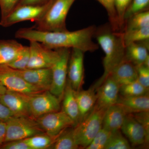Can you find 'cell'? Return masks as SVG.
Masks as SVG:
<instances>
[{"mask_svg":"<svg viewBox=\"0 0 149 149\" xmlns=\"http://www.w3.org/2000/svg\"><path fill=\"white\" fill-rule=\"evenodd\" d=\"M1 25V22H0V25Z\"/></svg>","mask_w":149,"mask_h":149,"instance_id":"7bdbcfd3","label":"cell"},{"mask_svg":"<svg viewBox=\"0 0 149 149\" xmlns=\"http://www.w3.org/2000/svg\"><path fill=\"white\" fill-rule=\"evenodd\" d=\"M137 80L147 89H149V68L143 65L136 66Z\"/></svg>","mask_w":149,"mask_h":149,"instance_id":"d590c367","label":"cell"},{"mask_svg":"<svg viewBox=\"0 0 149 149\" xmlns=\"http://www.w3.org/2000/svg\"><path fill=\"white\" fill-rule=\"evenodd\" d=\"M14 70L20 77L32 86L43 91L49 90L52 83L51 68H26L22 70Z\"/></svg>","mask_w":149,"mask_h":149,"instance_id":"9a60e30c","label":"cell"},{"mask_svg":"<svg viewBox=\"0 0 149 149\" xmlns=\"http://www.w3.org/2000/svg\"><path fill=\"white\" fill-rule=\"evenodd\" d=\"M7 90L3 86L0 84V95L4 94Z\"/></svg>","mask_w":149,"mask_h":149,"instance_id":"b9f144b4","label":"cell"},{"mask_svg":"<svg viewBox=\"0 0 149 149\" xmlns=\"http://www.w3.org/2000/svg\"><path fill=\"white\" fill-rule=\"evenodd\" d=\"M13 116L12 113L0 102V120L6 122Z\"/></svg>","mask_w":149,"mask_h":149,"instance_id":"f35d334b","label":"cell"},{"mask_svg":"<svg viewBox=\"0 0 149 149\" xmlns=\"http://www.w3.org/2000/svg\"><path fill=\"white\" fill-rule=\"evenodd\" d=\"M125 47L131 43L149 40V26L119 32Z\"/></svg>","mask_w":149,"mask_h":149,"instance_id":"484cf974","label":"cell"},{"mask_svg":"<svg viewBox=\"0 0 149 149\" xmlns=\"http://www.w3.org/2000/svg\"><path fill=\"white\" fill-rule=\"evenodd\" d=\"M76 0H53L42 19L35 22L34 29L44 31L68 30L66 18L70 9Z\"/></svg>","mask_w":149,"mask_h":149,"instance_id":"3957f363","label":"cell"},{"mask_svg":"<svg viewBox=\"0 0 149 149\" xmlns=\"http://www.w3.org/2000/svg\"><path fill=\"white\" fill-rule=\"evenodd\" d=\"M149 40L131 43L125 47V58L136 66L143 64L149 55Z\"/></svg>","mask_w":149,"mask_h":149,"instance_id":"ffe728a7","label":"cell"},{"mask_svg":"<svg viewBox=\"0 0 149 149\" xmlns=\"http://www.w3.org/2000/svg\"><path fill=\"white\" fill-rule=\"evenodd\" d=\"M48 0H20L17 6L24 5L40 4L45 3Z\"/></svg>","mask_w":149,"mask_h":149,"instance_id":"60d3db41","label":"cell"},{"mask_svg":"<svg viewBox=\"0 0 149 149\" xmlns=\"http://www.w3.org/2000/svg\"><path fill=\"white\" fill-rule=\"evenodd\" d=\"M120 131L128 139L133 147L148 144L149 136L142 125L132 114H127Z\"/></svg>","mask_w":149,"mask_h":149,"instance_id":"2e32d148","label":"cell"},{"mask_svg":"<svg viewBox=\"0 0 149 149\" xmlns=\"http://www.w3.org/2000/svg\"><path fill=\"white\" fill-rule=\"evenodd\" d=\"M120 85L110 75L96 91L97 100L95 107L107 109L116 104L119 96Z\"/></svg>","mask_w":149,"mask_h":149,"instance_id":"4fadbf2b","label":"cell"},{"mask_svg":"<svg viewBox=\"0 0 149 149\" xmlns=\"http://www.w3.org/2000/svg\"><path fill=\"white\" fill-rule=\"evenodd\" d=\"M111 132L102 128L95 136L86 149H104Z\"/></svg>","mask_w":149,"mask_h":149,"instance_id":"1f68e13d","label":"cell"},{"mask_svg":"<svg viewBox=\"0 0 149 149\" xmlns=\"http://www.w3.org/2000/svg\"><path fill=\"white\" fill-rule=\"evenodd\" d=\"M105 9L108 16L109 23L112 29L116 32H120L115 1V0H96Z\"/></svg>","mask_w":149,"mask_h":149,"instance_id":"f1b7e54d","label":"cell"},{"mask_svg":"<svg viewBox=\"0 0 149 149\" xmlns=\"http://www.w3.org/2000/svg\"><path fill=\"white\" fill-rule=\"evenodd\" d=\"M124 110L127 114L149 111V95L123 97L119 95L117 103Z\"/></svg>","mask_w":149,"mask_h":149,"instance_id":"d6986e66","label":"cell"},{"mask_svg":"<svg viewBox=\"0 0 149 149\" xmlns=\"http://www.w3.org/2000/svg\"><path fill=\"white\" fill-rule=\"evenodd\" d=\"M20 0H0L1 20H3L14 9Z\"/></svg>","mask_w":149,"mask_h":149,"instance_id":"e575fe53","label":"cell"},{"mask_svg":"<svg viewBox=\"0 0 149 149\" xmlns=\"http://www.w3.org/2000/svg\"><path fill=\"white\" fill-rule=\"evenodd\" d=\"M94 37L105 54L103 74L93 85L96 90L125 58V47L119 32H114L109 23L97 27Z\"/></svg>","mask_w":149,"mask_h":149,"instance_id":"7a4b0ae2","label":"cell"},{"mask_svg":"<svg viewBox=\"0 0 149 149\" xmlns=\"http://www.w3.org/2000/svg\"><path fill=\"white\" fill-rule=\"evenodd\" d=\"M61 101L49 91L30 95V116L36 118L49 113L60 110Z\"/></svg>","mask_w":149,"mask_h":149,"instance_id":"8fae6325","label":"cell"},{"mask_svg":"<svg viewBox=\"0 0 149 149\" xmlns=\"http://www.w3.org/2000/svg\"><path fill=\"white\" fill-rule=\"evenodd\" d=\"M36 119L45 133L55 139L68 128L74 127L72 119L62 110L47 113Z\"/></svg>","mask_w":149,"mask_h":149,"instance_id":"ba28073f","label":"cell"},{"mask_svg":"<svg viewBox=\"0 0 149 149\" xmlns=\"http://www.w3.org/2000/svg\"><path fill=\"white\" fill-rule=\"evenodd\" d=\"M96 28L95 25H91L72 32L44 31L31 27L22 28L17 31L15 37L39 42L52 49L76 48L84 52H93L99 48L98 45L93 40Z\"/></svg>","mask_w":149,"mask_h":149,"instance_id":"6da1fadb","label":"cell"},{"mask_svg":"<svg viewBox=\"0 0 149 149\" xmlns=\"http://www.w3.org/2000/svg\"><path fill=\"white\" fill-rule=\"evenodd\" d=\"M131 114L142 125L149 136V111L141 112Z\"/></svg>","mask_w":149,"mask_h":149,"instance_id":"8d00e7d4","label":"cell"},{"mask_svg":"<svg viewBox=\"0 0 149 149\" xmlns=\"http://www.w3.org/2000/svg\"><path fill=\"white\" fill-rule=\"evenodd\" d=\"M6 122V128L4 143L24 140L45 133L36 119L31 116H13Z\"/></svg>","mask_w":149,"mask_h":149,"instance_id":"5b68a950","label":"cell"},{"mask_svg":"<svg viewBox=\"0 0 149 149\" xmlns=\"http://www.w3.org/2000/svg\"><path fill=\"white\" fill-rule=\"evenodd\" d=\"M149 10V0H132L124 15V22L133 15Z\"/></svg>","mask_w":149,"mask_h":149,"instance_id":"d6a6232c","label":"cell"},{"mask_svg":"<svg viewBox=\"0 0 149 149\" xmlns=\"http://www.w3.org/2000/svg\"><path fill=\"white\" fill-rule=\"evenodd\" d=\"M23 47L15 40H0V65L9 63Z\"/></svg>","mask_w":149,"mask_h":149,"instance_id":"603a6c76","label":"cell"},{"mask_svg":"<svg viewBox=\"0 0 149 149\" xmlns=\"http://www.w3.org/2000/svg\"><path fill=\"white\" fill-rule=\"evenodd\" d=\"M62 100V110L72 119L74 122V127H75L79 123V109L75 97V91L68 79Z\"/></svg>","mask_w":149,"mask_h":149,"instance_id":"44dd1931","label":"cell"},{"mask_svg":"<svg viewBox=\"0 0 149 149\" xmlns=\"http://www.w3.org/2000/svg\"><path fill=\"white\" fill-rule=\"evenodd\" d=\"M132 0H115L116 9L120 29V32H122L124 24V17L125 11L127 10Z\"/></svg>","mask_w":149,"mask_h":149,"instance_id":"836d02e7","label":"cell"},{"mask_svg":"<svg viewBox=\"0 0 149 149\" xmlns=\"http://www.w3.org/2000/svg\"><path fill=\"white\" fill-rule=\"evenodd\" d=\"M6 122L0 120V147L4 143L6 134Z\"/></svg>","mask_w":149,"mask_h":149,"instance_id":"ab89813d","label":"cell"},{"mask_svg":"<svg viewBox=\"0 0 149 149\" xmlns=\"http://www.w3.org/2000/svg\"><path fill=\"white\" fill-rule=\"evenodd\" d=\"M0 84L8 91L28 95L44 92L27 83L6 65H0Z\"/></svg>","mask_w":149,"mask_h":149,"instance_id":"30bf717a","label":"cell"},{"mask_svg":"<svg viewBox=\"0 0 149 149\" xmlns=\"http://www.w3.org/2000/svg\"><path fill=\"white\" fill-rule=\"evenodd\" d=\"M106 110L94 107L84 120L73 127L74 139L79 148H86L102 128L104 116Z\"/></svg>","mask_w":149,"mask_h":149,"instance_id":"277c9868","label":"cell"},{"mask_svg":"<svg viewBox=\"0 0 149 149\" xmlns=\"http://www.w3.org/2000/svg\"><path fill=\"white\" fill-rule=\"evenodd\" d=\"M29 45V60L27 68H51L59 58L57 49H49L36 41H31Z\"/></svg>","mask_w":149,"mask_h":149,"instance_id":"9c48e42d","label":"cell"},{"mask_svg":"<svg viewBox=\"0 0 149 149\" xmlns=\"http://www.w3.org/2000/svg\"><path fill=\"white\" fill-rule=\"evenodd\" d=\"M84 53L76 48H72L70 51L68 66L67 79L75 91L81 89L84 82Z\"/></svg>","mask_w":149,"mask_h":149,"instance_id":"7c38bea8","label":"cell"},{"mask_svg":"<svg viewBox=\"0 0 149 149\" xmlns=\"http://www.w3.org/2000/svg\"><path fill=\"white\" fill-rule=\"evenodd\" d=\"M57 50L59 54V58L51 68L52 83L49 91L61 101L67 80L70 50L69 48H61Z\"/></svg>","mask_w":149,"mask_h":149,"instance_id":"52a82bcc","label":"cell"},{"mask_svg":"<svg viewBox=\"0 0 149 149\" xmlns=\"http://www.w3.org/2000/svg\"><path fill=\"white\" fill-rule=\"evenodd\" d=\"M79 148L75 142L73 128L66 129L58 136L50 149H77Z\"/></svg>","mask_w":149,"mask_h":149,"instance_id":"cb8c5ba5","label":"cell"},{"mask_svg":"<svg viewBox=\"0 0 149 149\" xmlns=\"http://www.w3.org/2000/svg\"><path fill=\"white\" fill-rule=\"evenodd\" d=\"M30 56L29 47L23 46L13 59L7 65L10 68L17 70L27 68Z\"/></svg>","mask_w":149,"mask_h":149,"instance_id":"f546056e","label":"cell"},{"mask_svg":"<svg viewBox=\"0 0 149 149\" xmlns=\"http://www.w3.org/2000/svg\"><path fill=\"white\" fill-rule=\"evenodd\" d=\"M130 143L120 130L111 132L104 149H130Z\"/></svg>","mask_w":149,"mask_h":149,"instance_id":"4dcf8cb0","label":"cell"},{"mask_svg":"<svg viewBox=\"0 0 149 149\" xmlns=\"http://www.w3.org/2000/svg\"><path fill=\"white\" fill-rule=\"evenodd\" d=\"M79 111V123L87 117L93 109L97 100L96 91L92 86L87 90L75 91Z\"/></svg>","mask_w":149,"mask_h":149,"instance_id":"e0dca14e","label":"cell"},{"mask_svg":"<svg viewBox=\"0 0 149 149\" xmlns=\"http://www.w3.org/2000/svg\"><path fill=\"white\" fill-rule=\"evenodd\" d=\"M110 76L120 86L131 83L137 80V67L131 62L124 58Z\"/></svg>","mask_w":149,"mask_h":149,"instance_id":"7402d4cb","label":"cell"},{"mask_svg":"<svg viewBox=\"0 0 149 149\" xmlns=\"http://www.w3.org/2000/svg\"><path fill=\"white\" fill-rule=\"evenodd\" d=\"M149 26V10L133 15L124 22L122 32Z\"/></svg>","mask_w":149,"mask_h":149,"instance_id":"d4e9b609","label":"cell"},{"mask_svg":"<svg viewBox=\"0 0 149 149\" xmlns=\"http://www.w3.org/2000/svg\"><path fill=\"white\" fill-rule=\"evenodd\" d=\"M119 95L123 97H135L149 95V89H147L138 80L120 85Z\"/></svg>","mask_w":149,"mask_h":149,"instance_id":"83f0119b","label":"cell"},{"mask_svg":"<svg viewBox=\"0 0 149 149\" xmlns=\"http://www.w3.org/2000/svg\"><path fill=\"white\" fill-rule=\"evenodd\" d=\"M30 95L7 90L0 95V102L9 109L14 116H30L29 100Z\"/></svg>","mask_w":149,"mask_h":149,"instance_id":"5bb4252c","label":"cell"},{"mask_svg":"<svg viewBox=\"0 0 149 149\" xmlns=\"http://www.w3.org/2000/svg\"><path fill=\"white\" fill-rule=\"evenodd\" d=\"M2 149H30L24 140H16L4 143L0 147Z\"/></svg>","mask_w":149,"mask_h":149,"instance_id":"74e56055","label":"cell"},{"mask_svg":"<svg viewBox=\"0 0 149 149\" xmlns=\"http://www.w3.org/2000/svg\"><path fill=\"white\" fill-rule=\"evenodd\" d=\"M53 0H48L40 4L24 5L17 6L3 20L1 21V25L8 27L21 22H37L45 16L51 6Z\"/></svg>","mask_w":149,"mask_h":149,"instance_id":"8992f818","label":"cell"},{"mask_svg":"<svg viewBox=\"0 0 149 149\" xmlns=\"http://www.w3.org/2000/svg\"><path fill=\"white\" fill-rule=\"evenodd\" d=\"M30 149H50L55 139L45 133L38 134L24 139Z\"/></svg>","mask_w":149,"mask_h":149,"instance_id":"4316f807","label":"cell"},{"mask_svg":"<svg viewBox=\"0 0 149 149\" xmlns=\"http://www.w3.org/2000/svg\"><path fill=\"white\" fill-rule=\"evenodd\" d=\"M126 115L119 105L115 104L110 107L104 116L102 128L111 132L120 130Z\"/></svg>","mask_w":149,"mask_h":149,"instance_id":"ac0fdd59","label":"cell"}]
</instances>
